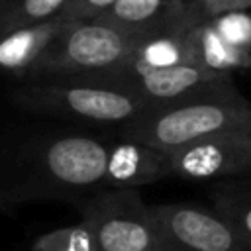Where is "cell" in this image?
I'll return each instance as SVG.
<instances>
[{"mask_svg":"<svg viewBox=\"0 0 251 251\" xmlns=\"http://www.w3.org/2000/svg\"><path fill=\"white\" fill-rule=\"evenodd\" d=\"M108 143L88 133H45L27 139L0 135V202H76L102 186Z\"/></svg>","mask_w":251,"mask_h":251,"instance_id":"cell-1","label":"cell"},{"mask_svg":"<svg viewBox=\"0 0 251 251\" xmlns=\"http://www.w3.org/2000/svg\"><path fill=\"white\" fill-rule=\"evenodd\" d=\"M233 129H251V108L233 78H227L190 96L145 106L135 118L120 126V135L159 151H173Z\"/></svg>","mask_w":251,"mask_h":251,"instance_id":"cell-2","label":"cell"},{"mask_svg":"<svg viewBox=\"0 0 251 251\" xmlns=\"http://www.w3.org/2000/svg\"><path fill=\"white\" fill-rule=\"evenodd\" d=\"M10 98L18 108L31 114L104 126H122L147 106L124 90L84 76L27 78L10 92Z\"/></svg>","mask_w":251,"mask_h":251,"instance_id":"cell-3","label":"cell"},{"mask_svg":"<svg viewBox=\"0 0 251 251\" xmlns=\"http://www.w3.org/2000/svg\"><path fill=\"white\" fill-rule=\"evenodd\" d=\"M147 37L100 20L69 22L41 51L25 78L82 76L108 73L127 63Z\"/></svg>","mask_w":251,"mask_h":251,"instance_id":"cell-4","label":"cell"},{"mask_svg":"<svg viewBox=\"0 0 251 251\" xmlns=\"http://www.w3.org/2000/svg\"><path fill=\"white\" fill-rule=\"evenodd\" d=\"M96 251H157L149 204L133 188H100L80 206Z\"/></svg>","mask_w":251,"mask_h":251,"instance_id":"cell-5","label":"cell"},{"mask_svg":"<svg viewBox=\"0 0 251 251\" xmlns=\"http://www.w3.org/2000/svg\"><path fill=\"white\" fill-rule=\"evenodd\" d=\"M157 251H251L220 218L194 204H149Z\"/></svg>","mask_w":251,"mask_h":251,"instance_id":"cell-6","label":"cell"},{"mask_svg":"<svg viewBox=\"0 0 251 251\" xmlns=\"http://www.w3.org/2000/svg\"><path fill=\"white\" fill-rule=\"evenodd\" d=\"M84 78L96 80L100 84L124 90L139 100H143L147 106L151 104H165L173 102L184 96H190L194 92H200L204 88H210L222 80L233 78L231 75H222L208 71L200 65H178V67H167V69H147L133 63H124L122 67L108 71V73H96V75H82Z\"/></svg>","mask_w":251,"mask_h":251,"instance_id":"cell-7","label":"cell"},{"mask_svg":"<svg viewBox=\"0 0 251 251\" xmlns=\"http://www.w3.org/2000/svg\"><path fill=\"white\" fill-rule=\"evenodd\" d=\"M171 176L188 180H226L251 171V129L214 133L165 151Z\"/></svg>","mask_w":251,"mask_h":251,"instance_id":"cell-8","label":"cell"},{"mask_svg":"<svg viewBox=\"0 0 251 251\" xmlns=\"http://www.w3.org/2000/svg\"><path fill=\"white\" fill-rule=\"evenodd\" d=\"M94 20L139 35H151L161 31L190 29L208 18L196 0H116Z\"/></svg>","mask_w":251,"mask_h":251,"instance_id":"cell-9","label":"cell"},{"mask_svg":"<svg viewBox=\"0 0 251 251\" xmlns=\"http://www.w3.org/2000/svg\"><path fill=\"white\" fill-rule=\"evenodd\" d=\"M171 176L169 157L155 147L120 139L108 143L102 186L100 188H133L159 182Z\"/></svg>","mask_w":251,"mask_h":251,"instance_id":"cell-10","label":"cell"},{"mask_svg":"<svg viewBox=\"0 0 251 251\" xmlns=\"http://www.w3.org/2000/svg\"><path fill=\"white\" fill-rule=\"evenodd\" d=\"M67 24L69 20L57 14L37 25L22 27L0 35V73L25 78L41 51Z\"/></svg>","mask_w":251,"mask_h":251,"instance_id":"cell-11","label":"cell"},{"mask_svg":"<svg viewBox=\"0 0 251 251\" xmlns=\"http://www.w3.org/2000/svg\"><path fill=\"white\" fill-rule=\"evenodd\" d=\"M214 216L220 218L243 243L251 245V186L247 176L220 180L212 192Z\"/></svg>","mask_w":251,"mask_h":251,"instance_id":"cell-12","label":"cell"},{"mask_svg":"<svg viewBox=\"0 0 251 251\" xmlns=\"http://www.w3.org/2000/svg\"><path fill=\"white\" fill-rule=\"evenodd\" d=\"M188 41H190L196 65L208 71L222 73V75H233V71H243L251 65V53L239 51L227 45L214 31L208 20L196 24L188 31Z\"/></svg>","mask_w":251,"mask_h":251,"instance_id":"cell-13","label":"cell"},{"mask_svg":"<svg viewBox=\"0 0 251 251\" xmlns=\"http://www.w3.org/2000/svg\"><path fill=\"white\" fill-rule=\"evenodd\" d=\"M190 29L161 31V33H151V35L143 37L137 43L129 63L139 65V67H147V69L196 65L194 53H192V47L188 41Z\"/></svg>","mask_w":251,"mask_h":251,"instance_id":"cell-14","label":"cell"},{"mask_svg":"<svg viewBox=\"0 0 251 251\" xmlns=\"http://www.w3.org/2000/svg\"><path fill=\"white\" fill-rule=\"evenodd\" d=\"M67 0H0V35L57 16Z\"/></svg>","mask_w":251,"mask_h":251,"instance_id":"cell-15","label":"cell"},{"mask_svg":"<svg viewBox=\"0 0 251 251\" xmlns=\"http://www.w3.org/2000/svg\"><path fill=\"white\" fill-rule=\"evenodd\" d=\"M31 251H96L94 235L86 220L75 226L57 227L39 235L31 243Z\"/></svg>","mask_w":251,"mask_h":251,"instance_id":"cell-16","label":"cell"},{"mask_svg":"<svg viewBox=\"0 0 251 251\" xmlns=\"http://www.w3.org/2000/svg\"><path fill=\"white\" fill-rule=\"evenodd\" d=\"M214 31L231 47L251 53V20L247 10L226 12L214 18H208Z\"/></svg>","mask_w":251,"mask_h":251,"instance_id":"cell-17","label":"cell"},{"mask_svg":"<svg viewBox=\"0 0 251 251\" xmlns=\"http://www.w3.org/2000/svg\"><path fill=\"white\" fill-rule=\"evenodd\" d=\"M116 0H67L59 12L61 18L69 22H86L100 16Z\"/></svg>","mask_w":251,"mask_h":251,"instance_id":"cell-18","label":"cell"},{"mask_svg":"<svg viewBox=\"0 0 251 251\" xmlns=\"http://www.w3.org/2000/svg\"><path fill=\"white\" fill-rule=\"evenodd\" d=\"M196 2L200 4L206 18H214L235 10H247L251 6V0H196Z\"/></svg>","mask_w":251,"mask_h":251,"instance_id":"cell-19","label":"cell"},{"mask_svg":"<svg viewBox=\"0 0 251 251\" xmlns=\"http://www.w3.org/2000/svg\"><path fill=\"white\" fill-rule=\"evenodd\" d=\"M4 208H6V206H4V204H2V202H0V212H2V210H4Z\"/></svg>","mask_w":251,"mask_h":251,"instance_id":"cell-20","label":"cell"},{"mask_svg":"<svg viewBox=\"0 0 251 251\" xmlns=\"http://www.w3.org/2000/svg\"><path fill=\"white\" fill-rule=\"evenodd\" d=\"M180 2H194V0H180Z\"/></svg>","mask_w":251,"mask_h":251,"instance_id":"cell-21","label":"cell"}]
</instances>
